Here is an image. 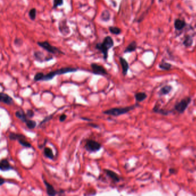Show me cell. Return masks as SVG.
<instances>
[{
    "instance_id": "1",
    "label": "cell",
    "mask_w": 196,
    "mask_h": 196,
    "mask_svg": "<svg viewBox=\"0 0 196 196\" xmlns=\"http://www.w3.org/2000/svg\"><path fill=\"white\" fill-rule=\"evenodd\" d=\"M114 41L112 38L110 36L105 37L102 43H98L96 44V49L101 51L103 54L104 59L106 61L108 58V51L114 46Z\"/></svg>"
},
{
    "instance_id": "2",
    "label": "cell",
    "mask_w": 196,
    "mask_h": 196,
    "mask_svg": "<svg viewBox=\"0 0 196 196\" xmlns=\"http://www.w3.org/2000/svg\"><path fill=\"white\" fill-rule=\"evenodd\" d=\"M137 106H139L138 104H136L135 105H133L128 106H125V107L113 108H110L108 110H104L103 112V113L104 115L117 117V116L125 115L129 112L130 111L134 110Z\"/></svg>"
},
{
    "instance_id": "3",
    "label": "cell",
    "mask_w": 196,
    "mask_h": 196,
    "mask_svg": "<svg viewBox=\"0 0 196 196\" xmlns=\"http://www.w3.org/2000/svg\"><path fill=\"white\" fill-rule=\"evenodd\" d=\"M77 68L75 67H62L61 69L50 71L48 73L44 74L42 79V81H49L50 80H52L55 76L57 75H60L62 74H65L67 73H74L78 71Z\"/></svg>"
},
{
    "instance_id": "4",
    "label": "cell",
    "mask_w": 196,
    "mask_h": 196,
    "mask_svg": "<svg viewBox=\"0 0 196 196\" xmlns=\"http://www.w3.org/2000/svg\"><path fill=\"white\" fill-rule=\"evenodd\" d=\"M37 44L39 47L42 48L43 50H46L48 53H51L52 54H62V55L65 54L63 52H62L58 48L51 45L48 41L38 42H37Z\"/></svg>"
},
{
    "instance_id": "5",
    "label": "cell",
    "mask_w": 196,
    "mask_h": 196,
    "mask_svg": "<svg viewBox=\"0 0 196 196\" xmlns=\"http://www.w3.org/2000/svg\"><path fill=\"white\" fill-rule=\"evenodd\" d=\"M191 101V98L190 97H186L181 100L179 102H177L174 106V110L180 114L184 113L189 106Z\"/></svg>"
},
{
    "instance_id": "6",
    "label": "cell",
    "mask_w": 196,
    "mask_h": 196,
    "mask_svg": "<svg viewBox=\"0 0 196 196\" xmlns=\"http://www.w3.org/2000/svg\"><path fill=\"white\" fill-rule=\"evenodd\" d=\"M86 150L90 152H95L102 148L101 144L93 139H88L84 146Z\"/></svg>"
},
{
    "instance_id": "7",
    "label": "cell",
    "mask_w": 196,
    "mask_h": 196,
    "mask_svg": "<svg viewBox=\"0 0 196 196\" xmlns=\"http://www.w3.org/2000/svg\"><path fill=\"white\" fill-rule=\"evenodd\" d=\"M90 67L92 70V73L94 74L99 75H106L108 74L106 70L101 65L93 63L90 65Z\"/></svg>"
},
{
    "instance_id": "8",
    "label": "cell",
    "mask_w": 196,
    "mask_h": 196,
    "mask_svg": "<svg viewBox=\"0 0 196 196\" xmlns=\"http://www.w3.org/2000/svg\"><path fill=\"white\" fill-rule=\"evenodd\" d=\"M59 30L61 34L63 36H67L70 34V28L67 24L66 20H62L59 22Z\"/></svg>"
},
{
    "instance_id": "9",
    "label": "cell",
    "mask_w": 196,
    "mask_h": 196,
    "mask_svg": "<svg viewBox=\"0 0 196 196\" xmlns=\"http://www.w3.org/2000/svg\"><path fill=\"white\" fill-rule=\"evenodd\" d=\"M43 182L46 188V193L50 196H54L59 193V191H57L54 187V186L50 183L47 180L43 179Z\"/></svg>"
},
{
    "instance_id": "10",
    "label": "cell",
    "mask_w": 196,
    "mask_h": 196,
    "mask_svg": "<svg viewBox=\"0 0 196 196\" xmlns=\"http://www.w3.org/2000/svg\"><path fill=\"white\" fill-rule=\"evenodd\" d=\"M104 171L105 174L109 178H110L114 183H117V182H120V181L121 179L120 177L119 176V175L116 172H115V171H113L111 170H109V169H104Z\"/></svg>"
},
{
    "instance_id": "11",
    "label": "cell",
    "mask_w": 196,
    "mask_h": 196,
    "mask_svg": "<svg viewBox=\"0 0 196 196\" xmlns=\"http://www.w3.org/2000/svg\"><path fill=\"white\" fill-rule=\"evenodd\" d=\"M34 56L35 59L40 62H43L45 61H49L53 59L52 57L47 58L46 57L42 51H35L34 54Z\"/></svg>"
},
{
    "instance_id": "12",
    "label": "cell",
    "mask_w": 196,
    "mask_h": 196,
    "mask_svg": "<svg viewBox=\"0 0 196 196\" xmlns=\"http://www.w3.org/2000/svg\"><path fill=\"white\" fill-rule=\"evenodd\" d=\"M0 101L8 105H11L14 103L13 98L7 93L3 92L0 93Z\"/></svg>"
},
{
    "instance_id": "13",
    "label": "cell",
    "mask_w": 196,
    "mask_h": 196,
    "mask_svg": "<svg viewBox=\"0 0 196 196\" xmlns=\"http://www.w3.org/2000/svg\"><path fill=\"white\" fill-rule=\"evenodd\" d=\"M0 170L2 171H7L14 170V168L11 165L7 159H3L0 162Z\"/></svg>"
},
{
    "instance_id": "14",
    "label": "cell",
    "mask_w": 196,
    "mask_h": 196,
    "mask_svg": "<svg viewBox=\"0 0 196 196\" xmlns=\"http://www.w3.org/2000/svg\"><path fill=\"white\" fill-rule=\"evenodd\" d=\"M119 60L122 68V73L124 76H125L127 75L128 70L129 69V64L128 62L126 61V59L123 57H120Z\"/></svg>"
},
{
    "instance_id": "15",
    "label": "cell",
    "mask_w": 196,
    "mask_h": 196,
    "mask_svg": "<svg viewBox=\"0 0 196 196\" xmlns=\"http://www.w3.org/2000/svg\"><path fill=\"white\" fill-rule=\"evenodd\" d=\"M15 116L18 119H20L22 122H23L24 123H26V121H27V120L28 119H27L28 117L27 116L26 113H25L24 111L22 109L17 110L15 112Z\"/></svg>"
},
{
    "instance_id": "16",
    "label": "cell",
    "mask_w": 196,
    "mask_h": 196,
    "mask_svg": "<svg viewBox=\"0 0 196 196\" xmlns=\"http://www.w3.org/2000/svg\"><path fill=\"white\" fill-rule=\"evenodd\" d=\"M186 26V23L184 20L180 19H176L174 22V27L177 31H181Z\"/></svg>"
},
{
    "instance_id": "17",
    "label": "cell",
    "mask_w": 196,
    "mask_h": 196,
    "mask_svg": "<svg viewBox=\"0 0 196 196\" xmlns=\"http://www.w3.org/2000/svg\"><path fill=\"white\" fill-rule=\"evenodd\" d=\"M9 139L11 140H19L22 139H27L26 136L22 133H17L14 132H10L9 134Z\"/></svg>"
},
{
    "instance_id": "18",
    "label": "cell",
    "mask_w": 196,
    "mask_h": 196,
    "mask_svg": "<svg viewBox=\"0 0 196 196\" xmlns=\"http://www.w3.org/2000/svg\"><path fill=\"white\" fill-rule=\"evenodd\" d=\"M152 110L154 112L156 113H158V114H160L162 115L163 116H167L171 112L167 110H164L163 109H162L159 107V106L158 105H155L154 106V107L152 109Z\"/></svg>"
},
{
    "instance_id": "19",
    "label": "cell",
    "mask_w": 196,
    "mask_h": 196,
    "mask_svg": "<svg viewBox=\"0 0 196 196\" xmlns=\"http://www.w3.org/2000/svg\"><path fill=\"white\" fill-rule=\"evenodd\" d=\"M172 89V87L170 85H165L163 86L159 92V94L160 96H164L169 94Z\"/></svg>"
},
{
    "instance_id": "20",
    "label": "cell",
    "mask_w": 196,
    "mask_h": 196,
    "mask_svg": "<svg viewBox=\"0 0 196 196\" xmlns=\"http://www.w3.org/2000/svg\"><path fill=\"white\" fill-rule=\"evenodd\" d=\"M137 48V43L135 41L132 42L125 49L124 53H130L135 51Z\"/></svg>"
},
{
    "instance_id": "21",
    "label": "cell",
    "mask_w": 196,
    "mask_h": 196,
    "mask_svg": "<svg viewBox=\"0 0 196 196\" xmlns=\"http://www.w3.org/2000/svg\"><path fill=\"white\" fill-rule=\"evenodd\" d=\"M110 17H111V16H110V13L109 11L107 9H105L101 12L100 18H101V20L102 22H107L110 20Z\"/></svg>"
},
{
    "instance_id": "22",
    "label": "cell",
    "mask_w": 196,
    "mask_h": 196,
    "mask_svg": "<svg viewBox=\"0 0 196 196\" xmlns=\"http://www.w3.org/2000/svg\"><path fill=\"white\" fill-rule=\"evenodd\" d=\"M135 98L137 102H142L147 98V94L145 92H138L135 93Z\"/></svg>"
},
{
    "instance_id": "23",
    "label": "cell",
    "mask_w": 196,
    "mask_h": 196,
    "mask_svg": "<svg viewBox=\"0 0 196 196\" xmlns=\"http://www.w3.org/2000/svg\"><path fill=\"white\" fill-rule=\"evenodd\" d=\"M44 155L47 158L51 160L54 159L55 158L53 150L49 147H45L44 148Z\"/></svg>"
},
{
    "instance_id": "24",
    "label": "cell",
    "mask_w": 196,
    "mask_h": 196,
    "mask_svg": "<svg viewBox=\"0 0 196 196\" xmlns=\"http://www.w3.org/2000/svg\"><path fill=\"white\" fill-rule=\"evenodd\" d=\"M193 43V38L190 35H186L185 38V39L183 42V45L186 47H191Z\"/></svg>"
},
{
    "instance_id": "25",
    "label": "cell",
    "mask_w": 196,
    "mask_h": 196,
    "mask_svg": "<svg viewBox=\"0 0 196 196\" xmlns=\"http://www.w3.org/2000/svg\"><path fill=\"white\" fill-rule=\"evenodd\" d=\"M159 67L163 70H166V71H168L170 70L171 67H172V65L167 62H166L165 61H163L159 65Z\"/></svg>"
},
{
    "instance_id": "26",
    "label": "cell",
    "mask_w": 196,
    "mask_h": 196,
    "mask_svg": "<svg viewBox=\"0 0 196 196\" xmlns=\"http://www.w3.org/2000/svg\"><path fill=\"white\" fill-rule=\"evenodd\" d=\"M26 126L27 127V128L28 129H32L35 128L36 125H37L36 122L33 120L30 119H28L27 120V121L26 123Z\"/></svg>"
},
{
    "instance_id": "27",
    "label": "cell",
    "mask_w": 196,
    "mask_h": 196,
    "mask_svg": "<svg viewBox=\"0 0 196 196\" xmlns=\"http://www.w3.org/2000/svg\"><path fill=\"white\" fill-rule=\"evenodd\" d=\"M109 31L111 34L113 35H120L121 33V30L117 27H113V26L109 27Z\"/></svg>"
},
{
    "instance_id": "28",
    "label": "cell",
    "mask_w": 196,
    "mask_h": 196,
    "mask_svg": "<svg viewBox=\"0 0 196 196\" xmlns=\"http://www.w3.org/2000/svg\"><path fill=\"white\" fill-rule=\"evenodd\" d=\"M19 144L20 145H22V146L26 147V148H31L32 147V145L31 144L27 141V139H22L19 140H18Z\"/></svg>"
},
{
    "instance_id": "29",
    "label": "cell",
    "mask_w": 196,
    "mask_h": 196,
    "mask_svg": "<svg viewBox=\"0 0 196 196\" xmlns=\"http://www.w3.org/2000/svg\"><path fill=\"white\" fill-rule=\"evenodd\" d=\"M64 4V0H53V9H55L59 7H61Z\"/></svg>"
},
{
    "instance_id": "30",
    "label": "cell",
    "mask_w": 196,
    "mask_h": 196,
    "mask_svg": "<svg viewBox=\"0 0 196 196\" xmlns=\"http://www.w3.org/2000/svg\"><path fill=\"white\" fill-rule=\"evenodd\" d=\"M36 12L37 11L36 8H32L29 12V17L30 19L32 21H34L36 18Z\"/></svg>"
},
{
    "instance_id": "31",
    "label": "cell",
    "mask_w": 196,
    "mask_h": 196,
    "mask_svg": "<svg viewBox=\"0 0 196 196\" xmlns=\"http://www.w3.org/2000/svg\"><path fill=\"white\" fill-rule=\"evenodd\" d=\"M44 74L42 73V72H39V73H37L35 76H34V79L35 81L36 82H38V81H42V79H43V76H44Z\"/></svg>"
},
{
    "instance_id": "32",
    "label": "cell",
    "mask_w": 196,
    "mask_h": 196,
    "mask_svg": "<svg viewBox=\"0 0 196 196\" xmlns=\"http://www.w3.org/2000/svg\"><path fill=\"white\" fill-rule=\"evenodd\" d=\"M55 113H53L52 115H49V116L46 117H45V118L40 123V124H39V127H41V125H43L44 124H45V123H46L47 122H48V121H49L50 120H51L53 119V116L54 115Z\"/></svg>"
},
{
    "instance_id": "33",
    "label": "cell",
    "mask_w": 196,
    "mask_h": 196,
    "mask_svg": "<svg viewBox=\"0 0 196 196\" xmlns=\"http://www.w3.org/2000/svg\"><path fill=\"white\" fill-rule=\"evenodd\" d=\"M23 44V41L21 38H16L14 40V44L17 47H21Z\"/></svg>"
},
{
    "instance_id": "34",
    "label": "cell",
    "mask_w": 196,
    "mask_h": 196,
    "mask_svg": "<svg viewBox=\"0 0 196 196\" xmlns=\"http://www.w3.org/2000/svg\"><path fill=\"white\" fill-rule=\"evenodd\" d=\"M26 115H27V116L28 119H32L35 116V113L32 110V109H28L26 112Z\"/></svg>"
},
{
    "instance_id": "35",
    "label": "cell",
    "mask_w": 196,
    "mask_h": 196,
    "mask_svg": "<svg viewBox=\"0 0 196 196\" xmlns=\"http://www.w3.org/2000/svg\"><path fill=\"white\" fill-rule=\"evenodd\" d=\"M66 118H67V115L66 114L61 115L60 116V117H59V121H60V122L62 123V122L65 121L66 120Z\"/></svg>"
},
{
    "instance_id": "36",
    "label": "cell",
    "mask_w": 196,
    "mask_h": 196,
    "mask_svg": "<svg viewBox=\"0 0 196 196\" xmlns=\"http://www.w3.org/2000/svg\"><path fill=\"white\" fill-rule=\"evenodd\" d=\"M88 126L89 127H92V128H98L99 126L96 124H94V123H89L88 124Z\"/></svg>"
},
{
    "instance_id": "37",
    "label": "cell",
    "mask_w": 196,
    "mask_h": 196,
    "mask_svg": "<svg viewBox=\"0 0 196 196\" xmlns=\"http://www.w3.org/2000/svg\"><path fill=\"white\" fill-rule=\"evenodd\" d=\"M168 171H169V172L170 174H175L177 172V170L174 168H170Z\"/></svg>"
},
{
    "instance_id": "38",
    "label": "cell",
    "mask_w": 196,
    "mask_h": 196,
    "mask_svg": "<svg viewBox=\"0 0 196 196\" xmlns=\"http://www.w3.org/2000/svg\"><path fill=\"white\" fill-rule=\"evenodd\" d=\"M5 183V180L2 177L0 178V186H3Z\"/></svg>"
},
{
    "instance_id": "39",
    "label": "cell",
    "mask_w": 196,
    "mask_h": 196,
    "mask_svg": "<svg viewBox=\"0 0 196 196\" xmlns=\"http://www.w3.org/2000/svg\"><path fill=\"white\" fill-rule=\"evenodd\" d=\"M81 119L83 120H85V121H92V120L90 119H88V118H86V117H81Z\"/></svg>"
},
{
    "instance_id": "40",
    "label": "cell",
    "mask_w": 196,
    "mask_h": 196,
    "mask_svg": "<svg viewBox=\"0 0 196 196\" xmlns=\"http://www.w3.org/2000/svg\"><path fill=\"white\" fill-rule=\"evenodd\" d=\"M195 158H196V156H195Z\"/></svg>"
}]
</instances>
